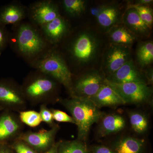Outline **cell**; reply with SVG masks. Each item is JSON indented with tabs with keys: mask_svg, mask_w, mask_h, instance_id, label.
I'll use <instances>...</instances> for the list:
<instances>
[{
	"mask_svg": "<svg viewBox=\"0 0 153 153\" xmlns=\"http://www.w3.org/2000/svg\"><path fill=\"white\" fill-rule=\"evenodd\" d=\"M62 102L71 114L77 126V139L84 141L87 139L91 126L100 120L103 114L89 98L74 96L72 98Z\"/></svg>",
	"mask_w": 153,
	"mask_h": 153,
	"instance_id": "obj_1",
	"label": "cell"
},
{
	"mask_svg": "<svg viewBox=\"0 0 153 153\" xmlns=\"http://www.w3.org/2000/svg\"><path fill=\"white\" fill-rule=\"evenodd\" d=\"M104 82L112 88L122 99L126 104H137L148 101L152 94V90L146 83L131 82L113 83L106 79Z\"/></svg>",
	"mask_w": 153,
	"mask_h": 153,
	"instance_id": "obj_2",
	"label": "cell"
},
{
	"mask_svg": "<svg viewBox=\"0 0 153 153\" xmlns=\"http://www.w3.org/2000/svg\"><path fill=\"white\" fill-rule=\"evenodd\" d=\"M41 71L51 75L65 87L71 88V74L62 58L56 54H51L38 63Z\"/></svg>",
	"mask_w": 153,
	"mask_h": 153,
	"instance_id": "obj_3",
	"label": "cell"
},
{
	"mask_svg": "<svg viewBox=\"0 0 153 153\" xmlns=\"http://www.w3.org/2000/svg\"><path fill=\"white\" fill-rule=\"evenodd\" d=\"M17 44L19 50L25 55H35L42 51L44 43L41 37L33 28L23 25L19 28Z\"/></svg>",
	"mask_w": 153,
	"mask_h": 153,
	"instance_id": "obj_4",
	"label": "cell"
},
{
	"mask_svg": "<svg viewBox=\"0 0 153 153\" xmlns=\"http://www.w3.org/2000/svg\"><path fill=\"white\" fill-rule=\"evenodd\" d=\"M105 79L97 72L85 74L79 78L74 86L75 96L91 98L104 84Z\"/></svg>",
	"mask_w": 153,
	"mask_h": 153,
	"instance_id": "obj_5",
	"label": "cell"
},
{
	"mask_svg": "<svg viewBox=\"0 0 153 153\" xmlns=\"http://www.w3.org/2000/svg\"><path fill=\"white\" fill-rule=\"evenodd\" d=\"M106 79L110 82L119 84L131 82L146 83L145 76L138 70L132 60H129Z\"/></svg>",
	"mask_w": 153,
	"mask_h": 153,
	"instance_id": "obj_6",
	"label": "cell"
},
{
	"mask_svg": "<svg viewBox=\"0 0 153 153\" xmlns=\"http://www.w3.org/2000/svg\"><path fill=\"white\" fill-rule=\"evenodd\" d=\"M58 128L55 127L49 130H41L22 135L19 139L39 150L46 149L52 143Z\"/></svg>",
	"mask_w": 153,
	"mask_h": 153,
	"instance_id": "obj_7",
	"label": "cell"
},
{
	"mask_svg": "<svg viewBox=\"0 0 153 153\" xmlns=\"http://www.w3.org/2000/svg\"><path fill=\"white\" fill-rule=\"evenodd\" d=\"M96 50V44L88 34L83 33L77 38L72 48L74 57L81 62H87L93 56Z\"/></svg>",
	"mask_w": 153,
	"mask_h": 153,
	"instance_id": "obj_8",
	"label": "cell"
},
{
	"mask_svg": "<svg viewBox=\"0 0 153 153\" xmlns=\"http://www.w3.org/2000/svg\"><path fill=\"white\" fill-rule=\"evenodd\" d=\"M99 108L125 104L120 97L109 85L105 83L94 96L90 98Z\"/></svg>",
	"mask_w": 153,
	"mask_h": 153,
	"instance_id": "obj_9",
	"label": "cell"
},
{
	"mask_svg": "<svg viewBox=\"0 0 153 153\" xmlns=\"http://www.w3.org/2000/svg\"><path fill=\"white\" fill-rule=\"evenodd\" d=\"M59 16L57 8L52 3L44 2L36 7L33 18L36 23L43 26Z\"/></svg>",
	"mask_w": 153,
	"mask_h": 153,
	"instance_id": "obj_10",
	"label": "cell"
},
{
	"mask_svg": "<svg viewBox=\"0 0 153 153\" xmlns=\"http://www.w3.org/2000/svg\"><path fill=\"white\" fill-rule=\"evenodd\" d=\"M126 121L121 116L110 114L102 118L99 128L100 135L104 137L120 131L124 128Z\"/></svg>",
	"mask_w": 153,
	"mask_h": 153,
	"instance_id": "obj_11",
	"label": "cell"
},
{
	"mask_svg": "<svg viewBox=\"0 0 153 153\" xmlns=\"http://www.w3.org/2000/svg\"><path fill=\"white\" fill-rule=\"evenodd\" d=\"M129 52L124 47H117L111 49L108 56L107 68L111 74L118 70L129 60Z\"/></svg>",
	"mask_w": 153,
	"mask_h": 153,
	"instance_id": "obj_12",
	"label": "cell"
},
{
	"mask_svg": "<svg viewBox=\"0 0 153 153\" xmlns=\"http://www.w3.org/2000/svg\"><path fill=\"white\" fill-rule=\"evenodd\" d=\"M144 141L132 137L119 140L114 147V153H142Z\"/></svg>",
	"mask_w": 153,
	"mask_h": 153,
	"instance_id": "obj_13",
	"label": "cell"
},
{
	"mask_svg": "<svg viewBox=\"0 0 153 153\" xmlns=\"http://www.w3.org/2000/svg\"><path fill=\"white\" fill-rule=\"evenodd\" d=\"M42 27L47 38L53 42L59 41L66 31V23L60 16Z\"/></svg>",
	"mask_w": 153,
	"mask_h": 153,
	"instance_id": "obj_14",
	"label": "cell"
},
{
	"mask_svg": "<svg viewBox=\"0 0 153 153\" xmlns=\"http://www.w3.org/2000/svg\"><path fill=\"white\" fill-rule=\"evenodd\" d=\"M19 126L13 118L8 114L0 116V143L5 141L14 135Z\"/></svg>",
	"mask_w": 153,
	"mask_h": 153,
	"instance_id": "obj_15",
	"label": "cell"
},
{
	"mask_svg": "<svg viewBox=\"0 0 153 153\" xmlns=\"http://www.w3.org/2000/svg\"><path fill=\"white\" fill-rule=\"evenodd\" d=\"M24 16V11L20 7L14 5L7 6L0 11V25L16 24Z\"/></svg>",
	"mask_w": 153,
	"mask_h": 153,
	"instance_id": "obj_16",
	"label": "cell"
},
{
	"mask_svg": "<svg viewBox=\"0 0 153 153\" xmlns=\"http://www.w3.org/2000/svg\"><path fill=\"white\" fill-rule=\"evenodd\" d=\"M54 86V83L51 80L41 78L31 83L27 88V92L31 97H38L51 91Z\"/></svg>",
	"mask_w": 153,
	"mask_h": 153,
	"instance_id": "obj_17",
	"label": "cell"
},
{
	"mask_svg": "<svg viewBox=\"0 0 153 153\" xmlns=\"http://www.w3.org/2000/svg\"><path fill=\"white\" fill-rule=\"evenodd\" d=\"M56 153H88L84 141L78 140L60 142L56 146Z\"/></svg>",
	"mask_w": 153,
	"mask_h": 153,
	"instance_id": "obj_18",
	"label": "cell"
},
{
	"mask_svg": "<svg viewBox=\"0 0 153 153\" xmlns=\"http://www.w3.org/2000/svg\"><path fill=\"white\" fill-rule=\"evenodd\" d=\"M23 100L18 94L0 82V105L21 104Z\"/></svg>",
	"mask_w": 153,
	"mask_h": 153,
	"instance_id": "obj_19",
	"label": "cell"
},
{
	"mask_svg": "<svg viewBox=\"0 0 153 153\" xmlns=\"http://www.w3.org/2000/svg\"><path fill=\"white\" fill-rule=\"evenodd\" d=\"M138 60L141 65H148L153 60V44L152 41L145 42L141 44L137 51Z\"/></svg>",
	"mask_w": 153,
	"mask_h": 153,
	"instance_id": "obj_20",
	"label": "cell"
},
{
	"mask_svg": "<svg viewBox=\"0 0 153 153\" xmlns=\"http://www.w3.org/2000/svg\"><path fill=\"white\" fill-rule=\"evenodd\" d=\"M110 36L114 43L120 45H130L135 40L133 34L124 27H119L113 30Z\"/></svg>",
	"mask_w": 153,
	"mask_h": 153,
	"instance_id": "obj_21",
	"label": "cell"
},
{
	"mask_svg": "<svg viewBox=\"0 0 153 153\" xmlns=\"http://www.w3.org/2000/svg\"><path fill=\"white\" fill-rule=\"evenodd\" d=\"M118 12L115 7H103L97 16L100 25L103 27H109L114 24L117 19Z\"/></svg>",
	"mask_w": 153,
	"mask_h": 153,
	"instance_id": "obj_22",
	"label": "cell"
},
{
	"mask_svg": "<svg viewBox=\"0 0 153 153\" xmlns=\"http://www.w3.org/2000/svg\"><path fill=\"white\" fill-rule=\"evenodd\" d=\"M126 20L128 25L132 29L140 33L144 34L148 33V30L149 29L134 9L128 13Z\"/></svg>",
	"mask_w": 153,
	"mask_h": 153,
	"instance_id": "obj_23",
	"label": "cell"
},
{
	"mask_svg": "<svg viewBox=\"0 0 153 153\" xmlns=\"http://www.w3.org/2000/svg\"><path fill=\"white\" fill-rule=\"evenodd\" d=\"M130 123L133 129L137 133H142L146 131L148 121L144 115L134 112L129 114Z\"/></svg>",
	"mask_w": 153,
	"mask_h": 153,
	"instance_id": "obj_24",
	"label": "cell"
},
{
	"mask_svg": "<svg viewBox=\"0 0 153 153\" xmlns=\"http://www.w3.org/2000/svg\"><path fill=\"white\" fill-rule=\"evenodd\" d=\"M20 117L22 122L31 127L39 126L42 121L40 113L34 111L20 112Z\"/></svg>",
	"mask_w": 153,
	"mask_h": 153,
	"instance_id": "obj_25",
	"label": "cell"
},
{
	"mask_svg": "<svg viewBox=\"0 0 153 153\" xmlns=\"http://www.w3.org/2000/svg\"><path fill=\"white\" fill-rule=\"evenodd\" d=\"M63 3L66 10L71 15H79L85 10V1L82 0H64Z\"/></svg>",
	"mask_w": 153,
	"mask_h": 153,
	"instance_id": "obj_26",
	"label": "cell"
},
{
	"mask_svg": "<svg viewBox=\"0 0 153 153\" xmlns=\"http://www.w3.org/2000/svg\"><path fill=\"white\" fill-rule=\"evenodd\" d=\"M132 8L137 11L139 16L149 29L152 27L153 22V12L152 9L147 6L136 5Z\"/></svg>",
	"mask_w": 153,
	"mask_h": 153,
	"instance_id": "obj_27",
	"label": "cell"
},
{
	"mask_svg": "<svg viewBox=\"0 0 153 153\" xmlns=\"http://www.w3.org/2000/svg\"><path fill=\"white\" fill-rule=\"evenodd\" d=\"M53 120L59 122L69 123L75 124V122L72 117L70 116L66 113L58 110H53L52 111Z\"/></svg>",
	"mask_w": 153,
	"mask_h": 153,
	"instance_id": "obj_28",
	"label": "cell"
},
{
	"mask_svg": "<svg viewBox=\"0 0 153 153\" xmlns=\"http://www.w3.org/2000/svg\"><path fill=\"white\" fill-rule=\"evenodd\" d=\"M40 114L42 121L50 125L53 123V118L52 111L47 109L45 105H42L41 107Z\"/></svg>",
	"mask_w": 153,
	"mask_h": 153,
	"instance_id": "obj_29",
	"label": "cell"
},
{
	"mask_svg": "<svg viewBox=\"0 0 153 153\" xmlns=\"http://www.w3.org/2000/svg\"><path fill=\"white\" fill-rule=\"evenodd\" d=\"M12 147L17 153H37L24 143H16Z\"/></svg>",
	"mask_w": 153,
	"mask_h": 153,
	"instance_id": "obj_30",
	"label": "cell"
},
{
	"mask_svg": "<svg viewBox=\"0 0 153 153\" xmlns=\"http://www.w3.org/2000/svg\"><path fill=\"white\" fill-rule=\"evenodd\" d=\"M92 153H114L111 149L104 146H96L92 149Z\"/></svg>",
	"mask_w": 153,
	"mask_h": 153,
	"instance_id": "obj_31",
	"label": "cell"
},
{
	"mask_svg": "<svg viewBox=\"0 0 153 153\" xmlns=\"http://www.w3.org/2000/svg\"><path fill=\"white\" fill-rule=\"evenodd\" d=\"M3 26L0 25V52L4 49L7 43V36Z\"/></svg>",
	"mask_w": 153,
	"mask_h": 153,
	"instance_id": "obj_32",
	"label": "cell"
},
{
	"mask_svg": "<svg viewBox=\"0 0 153 153\" xmlns=\"http://www.w3.org/2000/svg\"><path fill=\"white\" fill-rule=\"evenodd\" d=\"M0 153H13L5 143H0Z\"/></svg>",
	"mask_w": 153,
	"mask_h": 153,
	"instance_id": "obj_33",
	"label": "cell"
},
{
	"mask_svg": "<svg viewBox=\"0 0 153 153\" xmlns=\"http://www.w3.org/2000/svg\"><path fill=\"white\" fill-rule=\"evenodd\" d=\"M103 8V7H97L91 9V13L93 16L96 17L97 18L98 15L100 13V12L102 10V9Z\"/></svg>",
	"mask_w": 153,
	"mask_h": 153,
	"instance_id": "obj_34",
	"label": "cell"
},
{
	"mask_svg": "<svg viewBox=\"0 0 153 153\" xmlns=\"http://www.w3.org/2000/svg\"><path fill=\"white\" fill-rule=\"evenodd\" d=\"M140 3L142 4L143 5H147L148 4H150L153 1L151 0H142V1H140Z\"/></svg>",
	"mask_w": 153,
	"mask_h": 153,
	"instance_id": "obj_35",
	"label": "cell"
},
{
	"mask_svg": "<svg viewBox=\"0 0 153 153\" xmlns=\"http://www.w3.org/2000/svg\"><path fill=\"white\" fill-rule=\"evenodd\" d=\"M46 153H56V146L55 147H53L49 150L48 152H47Z\"/></svg>",
	"mask_w": 153,
	"mask_h": 153,
	"instance_id": "obj_36",
	"label": "cell"
},
{
	"mask_svg": "<svg viewBox=\"0 0 153 153\" xmlns=\"http://www.w3.org/2000/svg\"><path fill=\"white\" fill-rule=\"evenodd\" d=\"M1 52H0V56H1Z\"/></svg>",
	"mask_w": 153,
	"mask_h": 153,
	"instance_id": "obj_37",
	"label": "cell"
},
{
	"mask_svg": "<svg viewBox=\"0 0 153 153\" xmlns=\"http://www.w3.org/2000/svg\"><path fill=\"white\" fill-rule=\"evenodd\" d=\"M1 107H0V110H1Z\"/></svg>",
	"mask_w": 153,
	"mask_h": 153,
	"instance_id": "obj_38",
	"label": "cell"
}]
</instances>
